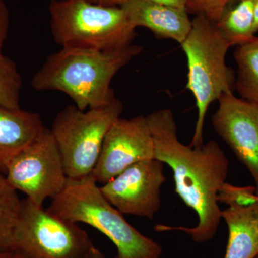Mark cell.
<instances>
[{
    "label": "cell",
    "mask_w": 258,
    "mask_h": 258,
    "mask_svg": "<svg viewBox=\"0 0 258 258\" xmlns=\"http://www.w3.org/2000/svg\"><path fill=\"white\" fill-rule=\"evenodd\" d=\"M45 128L38 113L0 106V173L5 175L10 161Z\"/></svg>",
    "instance_id": "4fadbf2b"
},
{
    "label": "cell",
    "mask_w": 258,
    "mask_h": 258,
    "mask_svg": "<svg viewBox=\"0 0 258 258\" xmlns=\"http://www.w3.org/2000/svg\"><path fill=\"white\" fill-rule=\"evenodd\" d=\"M187 59L186 88L196 101L198 115L189 146L204 144L203 129L209 107L225 93L232 92L233 71L226 64L231 45L215 22L203 15H196L189 35L181 44Z\"/></svg>",
    "instance_id": "277c9868"
},
{
    "label": "cell",
    "mask_w": 258,
    "mask_h": 258,
    "mask_svg": "<svg viewBox=\"0 0 258 258\" xmlns=\"http://www.w3.org/2000/svg\"><path fill=\"white\" fill-rule=\"evenodd\" d=\"M123 110V103L115 97L98 108L81 111L75 105H69L57 113L50 131L68 177L79 179L91 175L107 132Z\"/></svg>",
    "instance_id": "8992f818"
},
{
    "label": "cell",
    "mask_w": 258,
    "mask_h": 258,
    "mask_svg": "<svg viewBox=\"0 0 258 258\" xmlns=\"http://www.w3.org/2000/svg\"><path fill=\"white\" fill-rule=\"evenodd\" d=\"M164 166L157 159L139 161L102 184L100 190L123 215L152 220L161 208V188L166 181Z\"/></svg>",
    "instance_id": "9c48e42d"
},
{
    "label": "cell",
    "mask_w": 258,
    "mask_h": 258,
    "mask_svg": "<svg viewBox=\"0 0 258 258\" xmlns=\"http://www.w3.org/2000/svg\"><path fill=\"white\" fill-rule=\"evenodd\" d=\"M10 23V10L4 0H0V54L3 53L2 50L8 37Z\"/></svg>",
    "instance_id": "44dd1931"
},
{
    "label": "cell",
    "mask_w": 258,
    "mask_h": 258,
    "mask_svg": "<svg viewBox=\"0 0 258 258\" xmlns=\"http://www.w3.org/2000/svg\"><path fill=\"white\" fill-rule=\"evenodd\" d=\"M154 142L147 116L118 118L108 129L91 175L104 184L136 163L154 159Z\"/></svg>",
    "instance_id": "30bf717a"
},
{
    "label": "cell",
    "mask_w": 258,
    "mask_h": 258,
    "mask_svg": "<svg viewBox=\"0 0 258 258\" xmlns=\"http://www.w3.org/2000/svg\"><path fill=\"white\" fill-rule=\"evenodd\" d=\"M234 57L237 66V92L242 99L258 105V37L237 46Z\"/></svg>",
    "instance_id": "2e32d148"
},
{
    "label": "cell",
    "mask_w": 258,
    "mask_h": 258,
    "mask_svg": "<svg viewBox=\"0 0 258 258\" xmlns=\"http://www.w3.org/2000/svg\"><path fill=\"white\" fill-rule=\"evenodd\" d=\"M254 31L258 32V0H254Z\"/></svg>",
    "instance_id": "d4e9b609"
},
{
    "label": "cell",
    "mask_w": 258,
    "mask_h": 258,
    "mask_svg": "<svg viewBox=\"0 0 258 258\" xmlns=\"http://www.w3.org/2000/svg\"><path fill=\"white\" fill-rule=\"evenodd\" d=\"M228 228V242L224 258H255L258 255V200L245 207L222 210Z\"/></svg>",
    "instance_id": "5bb4252c"
},
{
    "label": "cell",
    "mask_w": 258,
    "mask_h": 258,
    "mask_svg": "<svg viewBox=\"0 0 258 258\" xmlns=\"http://www.w3.org/2000/svg\"><path fill=\"white\" fill-rule=\"evenodd\" d=\"M17 190L0 173V249L10 251L12 237L20 218L22 201Z\"/></svg>",
    "instance_id": "e0dca14e"
},
{
    "label": "cell",
    "mask_w": 258,
    "mask_h": 258,
    "mask_svg": "<svg viewBox=\"0 0 258 258\" xmlns=\"http://www.w3.org/2000/svg\"><path fill=\"white\" fill-rule=\"evenodd\" d=\"M142 50L133 44L107 51L62 47L47 57L32 86L37 91L66 93L81 111L103 106L115 97L112 79Z\"/></svg>",
    "instance_id": "7a4b0ae2"
},
{
    "label": "cell",
    "mask_w": 258,
    "mask_h": 258,
    "mask_svg": "<svg viewBox=\"0 0 258 258\" xmlns=\"http://www.w3.org/2000/svg\"><path fill=\"white\" fill-rule=\"evenodd\" d=\"M147 118L154 139V159L171 168L175 192L198 217L194 227L157 225L156 230L182 231L194 242H209L216 235L222 220L217 196L228 175V159L215 141L198 147L181 143L174 113L169 108L153 112Z\"/></svg>",
    "instance_id": "6da1fadb"
},
{
    "label": "cell",
    "mask_w": 258,
    "mask_h": 258,
    "mask_svg": "<svg viewBox=\"0 0 258 258\" xmlns=\"http://www.w3.org/2000/svg\"><path fill=\"white\" fill-rule=\"evenodd\" d=\"M148 1L181 10H186V6L189 3V0H148Z\"/></svg>",
    "instance_id": "7402d4cb"
},
{
    "label": "cell",
    "mask_w": 258,
    "mask_h": 258,
    "mask_svg": "<svg viewBox=\"0 0 258 258\" xmlns=\"http://www.w3.org/2000/svg\"><path fill=\"white\" fill-rule=\"evenodd\" d=\"M231 0H189L186 11L195 15H203L212 21L221 18Z\"/></svg>",
    "instance_id": "ffe728a7"
},
{
    "label": "cell",
    "mask_w": 258,
    "mask_h": 258,
    "mask_svg": "<svg viewBox=\"0 0 258 258\" xmlns=\"http://www.w3.org/2000/svg\"><path fill=\"white\" fill-rule=\"evenodd\" d=\"M216 23L231 46L251 41L255 37L254 0H240L232 9H226Z\"/></svg>",
    "instance_id": "9a60e30c"
},
{
    "label": "cell",
    "mask_w": 258,
    "mask_h": 258,
    "mask_svg": "<svg viewBox=\"0 0 258 258\" xmlns=\"http://www.w3.org/2000/svg\"><path fill=\"white\" fill-rule=\"evenodd\" d=\"M255 258H258V255L257 256V257H256Z\"/></svg>",
    "instance_id": "4316f807"
},
{
    "label": "cell",
    "mask_w": 258,
    "mask_h": 258,
    "mask_svg": "<svg viewBox=\"0 0 258 258\" xmlns=\"http://www.w3.org/2000/svg\"><path fill=\"white\" fill-rule=\"evenodd\" d=\"M94 247L79 224L44 210L28 198L22 201L10 252L23 258H83Z\"/></svg>",
    "instance_id": "52a82bcc"
},
{
    "label": "cell",
    "mask_w": 258,
    "mask_h": 258,
    "mask_svg": "<svg viewBox=\"0 0 258 258\" xmlns=\"http://www.w3.org/2000/svg\"><path fill=\"white\" fill-rule=\"evenodd\" d=\"M13 252L0 249V258H13Z\"/></svg>",
    "instance_id": "484cf974"
},
{
    "label": "cell",
    "mask_w": 258,
    "mask_h": 258,
    "mask_svg": "<svg viewBox=\"0 0 258 258\" xmlns=\"http://www.w3.org/2000/svg\"><path fill=\"white\" fill-rule=\"evenodd\" d=\"M50 30L62 47L101 51L132 45L136 28L120 6H103L86 0H52Z\"/></svg>",
    "instance_id": "5b68a950"
},
{
    "label": "cell",
    "mask_w": 258,
    "mask_h": 258,
    "mask_svg": "<svg viewBox=\"0 0 258 258\" xmlns=\"http://www.w3.org/2000/svg\"><path fill=\"white\" fill-rule=\"evenodd\" d=\"M5 176L17 191L25 194L27 198L40 207L64 189L69 177L50 129H44L10 161Z\"/></svg>",
    "instance_id": "ba28073f"
},
{
    "label": "cell",
    "mask_w": 258,
    "mask_h": 258,
    "mask_svg": "<svg viewBox=\"0 0 258 258\" xmlns=\"http://www.w3.org/2000/svg\"><path fill=\"white\" fill-rule=\"evenodd\" d=\"M47 211L63 220L84 223L106 236L117 249L115 258H160L161 246L134 227L102 195L92 176L69 178Z\"/></svg>",
    "instance_id": "3957f363"
},
{
    "label": "cell",
    "mask_w": 258,
    "mask_h": 258,
    "mask_svg": "<svg viewBox=\"0 0 258 258\" xmlns=\"http://www.w3.org/2000/svg\"><path fill=\"white\" fill-rule=\"evenodd\" d=\"M212 118L217 134L249 171L258 196V105L225 93Z\"/></svg>",
    "instance_id": "8fae6325"
},
{
    "label": "cell",
    "mask_w": 258,
    "mask_h": 258,
    "mask_svg": "<svg viewBox=\"0 0 258 258\" xmlns=\"http://www.w3.org/2000/svg\"><path fill=\"white\" fill-rule=\"evenodd\" d=\"M217 200L228 208L245 207L257 201L258 196L254 186H237L225 182L219 191Z\"/></svg>",
    "instance_id": "d6986e66"
},
{
    "label": "cell",
    "mask_w": 258,
    "mask_h": 258,
    "mask_svg": "<svg viewBox=\"0 0 258 258\" xmlns=\"http://www.w3.org/2000/svg\"><path fill=\"white\" fill-rule=\"evenodd\" d=\"M23 79L16 63L0 54V106L19 109Z\"/></svg>",
    "instance_id": "ac0fdd59"
},
{
    "label": "cell",
    "mask_w": 258,
    "mask_h": 258,
    "mask_svg": "<svg viewBox=\"0 0 258 258\" xmlns=\"http://www.w3.org/2000/svg\"><path fill=\"white\" fill-rule=\"evenodd\" d=\"M136 28L144 27L161 38L183 43L191 29L186 10L157 4L148 0H128L121 5Z\"/></svg>",
    "instance_id": "7c38bea8"
},
{
    "label": "cell",
    "mask_w": 258,
    "mask_h": 258,
    "mask_svg": "<svg viewBox=\"0 0 258 258\" xmlns=\"http://www.w3.org/2000/svg\"><path fill=\"white\" fill-rule=\"evenodd\" d=\"M93 4L103 5V6H121L128 0H86Z\"/></svg>",
    "instance_id": "603a6c76"
},
{
    "label": "cell",
    "mask_w": 258,
    "mask_h": 258,
    "mask_svg": "<svg viewBox=\"0 0 258 258\" xmlns=\"http://www.w3.org/2000/svg\"><path fill=\"white\" fill-rule=\"evenodd\" d=\"M13 258H23L20 257L18 254L14 253ZM83 258H106V255L100 250L99 249L94 247L86 256H84Z\"/></svg>",
    "instance_id": "cb8c5ba5"
}]
</instances>
